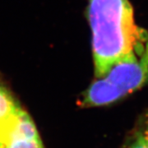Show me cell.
<instances>
[{
  "instance_id": "1",
  "label": "cell",
  "mask_w": 148,
  "mask_h": 148,
  "mask_svg": "<svg viewBox=\"0 0 148 148\" xmlns=\"http://www.w3.org/2000/svg\"><path fill=\"white\" fill-rule=\"evenodd\" d=\"M86 18L95 78L142 53L148 31L136 24L129 0H87Z\"/></svg>"
},
{
  "instance_id": "2",
  "label": "cell",
  "mask_w": 148,
  "mask_h": 148,
  "mask_svg": "<svg viewBox=\"0 0 148 148\" xmlns=\"http://www.w3.org/2000/svg\"><path fill=\"white\" fill-rule=\"evenodd\" d=\"M0 148H44L34 122L22 109L0 128Z\"/></svg>"
},
{
  "instance_id": "3",
  "label": "cell",
  "mask_w": 148,
  "mask_h": 148,
  "mask_svg": "<svg viewBox=\"0 0 148 148\" xmlns=\"http://www.w3.org/2000/svg\"><path fill=\"white\" fill-rule=\"evenodd\" d=\"M20 109L10 91L0 82V128L3 127Z\"/></svg>"
},
{
  "instance_id": "4",
  "label": "cell",
  "mask_w": 148,
  "mask_h": 148,
  "mask_svg": "<svg viewBox=\"0 0 148 148\" xmlns=\"http://www.w3.org/2000/svg\"><path fill=\"white\" fill-rule=\"evenodd\" d=\"M121 148H148L147 138L139 128L129 136Z\"/></svg>"
},
{
  "instance_id": "5",
  "label": "cell",
  "mask_w": 148,
  "mask_h": 148,
  "mask_svg": "<svg viewBox=\"0 0 148 148\" xmlns=\"http://www.w3.org/2000/svg\"><path fill=\"white\" fill-rule=\"evenodd\" d=\"M140 129L143 132V134L147 138V141L148 143V115L145 117V119L143 123V126L140 127Z\"/></svg>"
}]
</instances>
